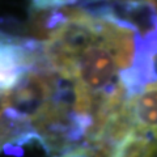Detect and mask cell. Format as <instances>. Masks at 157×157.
Returning a JSON list of instances; mask_svg holds the SVG:
<instances>
[{"label": "cell", "instance_id": "obj_1", "mask_svg": "<svg viewBox=\"0 0 157 157\" xmlns=\"http://www.w3.org/2000/svg\"><path fill=\"white\" fill-rule=\"evenodd\" d=\"M8 98V109L17 115L34 117L46 110L51 86L48 80L38 75H29L20 80Z\"/></svg>", "mask_w": 157, "mask_h": 157}, {"label": "cell", "instance_id": "obj_2", "mask_svg": "<svg viewBox=\"0 0 157 157\" xmlns=\"http://www.w3.org/2000/svg\"><path fill=\"white\" fill-rule=\"evenodd\" d=\"M28 56L20 46L0 41V93L13 89L26 70Z\"/></svg>", "mask_w": 157, "mask_h": 157}, {"label": "cell", "instance_id": "obj_3", "mask_svg": "<svg viewBox=\"0 0 157 157\" xmlns=\"http://www.w3.org/2000/svg\"><path fill=\"white\" fill-rule=\"evenodd\" d=\"M8 109V98H7V94H3L0 93V117H2L6 110Z\"/></svg>", "mask_w": 157, "mask_h": 157}]
</instances>
